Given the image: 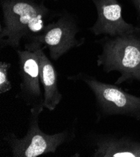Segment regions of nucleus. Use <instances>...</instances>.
Wrapping results in <instances>:
<instances>
[{
    "label": "nucleus",
    "mask_w": 140,
    "mask_h": 157,
    "mask_svg": "<svg viewBox=\"0 0 140 157\" xmlns=\"http://www.w3.org/2000/svg\"><path fill=\"white\" fill-rule=\"evenodd\" d=\"M40 114L38 112H30L28 130L23 137L18 138L13 132L5 134L4 140L9 146L13 157H38L54 153L60 147L75 138V125L55 134L43 132L39 124Z\"/></svg>",
    "instance_id": "20e7f679"
},
{
    "label": "nucleus",
    "mask_w": 140,
    "mask_h": 157,
    "mask_svg": "<svg viewBox=\"0 0 140 157\" xmlns=\"http://www.w3.org/2000/svg\"><path fill=\"white\" fill-rule=\"evenodd\" d=\"M79 28L72 16L62 14L56 21L46 25L41 33L30 37V41H35L43 44L49 51L50 56L57 61L73 48L82 45L85 38H76Z\"/></svg>",
    "instance_id": "39448f33"
},
{
    "label": "nucleus",
    "mask_w": 140,
    "mask_h": 157,
    "mask_svg": "<svg viewBox=\"0 0 140 157\" xmlns=\"http://www.w3.org/2000/svg\"><path fill=\"white\" fill-rule=\"evenodd\" d=\"M42 1H45V0H42ZM53 1H57V0H53Z\"/></svg>",
    "instance_id": "f8f14e48"
},
{
    "label": "nucleus",
    "mask_w": 140,
    "mask_h": 157,
    "mask_svg": "<svg viewBox=\"0 0 140 157\" xmlns=\"http://www.w3.org/2000/svg\"><path fill=\"white\" fill-rule=\"evenodd\" d=\"M96 8L98 18L89 31L96 36L114 37L134 32L140 28L126 22L122 17V8L118 0H91Z\"/></svg>",
    "instance_id": "0eeeda50"
},
{
    "label": "nucleus",
    "mask_w": 140,
    "mask_h": 157,
    "mask_svg": "<svg viewBox=\"0 0 140 157\" xmlns=\"http://www.w3.org/2000/svg\"><path fill=\"white\" fill-rule=\"evenodd\" d=\"M96 43L102 47L97 65L105 73L118 71L117 85L140 82V32L111 37L104 36Z\"/></svg>",
    "instance_id": "f03ea898"
},
{
    "label": "nucleus",
    "mask_w": 140,
    "mask_h": 157,
    "mask_svg": "<svg viewBox=\"0 0 140 157\" xmlns=\"http://www.w3.org/2000/svg\"><path fill=\"white\" fill-rule=\"evenodd\" d=\"M71 82L85 83L96 100V122L113 116H122L140 121V97L126 92L119 85L108 84L84 72L70 75Z\"/></svg>",
    "instance_id": "7ed1b4c3"
},
{
    "label": "nucleus",
    "mask_w": 140,
    "mask_h": 157,
    "mask_svg": "<svg viewBox=\"0 0 140 157\" xmlns=\"http://www.w3.org/2000/svg\"><path fill=\"white\" fill-rule=\"evenodd\" d=\"M3 25L0 27V48L17 49L22 40L41 33L56 14L43 3L33 0H0Z\"/></svg>",
    "instance_id": "f257e3e1"
},
{
    "label": "nucleus",
    "mask_w": 140,
    "mask_h": 157,
    "mask_svg": "<svg viewBox=\"0 0 140 157\" xmlns=\"http://www.w3.org/2000/svg\"><path fill=\"white\" fill-rule=\"evenodd\" d=\"M11 64L6 61L0 62V94L6 93L12 89V85L8 78V73Z\"/></svg>",
    "instance_id": "9d476101"
},
{
    "label": "nucleus",
    "mask_w": 140,
    "mask_h": 157,
    "mask_svg": "<svg viewBox=\"0 0 140 157\" xmlns=\"http://www.w3.org/2000/svg\"><path fill=\"white\" fill-rule=\"evenodd\" d=\"M37 54L40 77L44 98V108L52 112L60 103L62 94L58 86L57 73L51 61L44 52L45 47L35 41H30L27 43Z\"/></svg>",
    "instance_id": "1a4fd4ad"
},
{
    "label": "nucleus",
    "mask_w": 140,
    "mask_h": 157,
    "mask_svg": "<svg viewBox=\"0 0 140 157\" xmlns=\"http://www.w3.org/2000/svg\"><path fill=\"white\" fill-rule=\"evenodd\" d=\"M135 6L137 9V11L138 12V15L139 17V20H140V0H133ZM140 28V26H139Z\"/></svg>",
    "instance_id": "9b49d317"
},
{
    "label": "nucleus",
    "mask_w": 140,
    "mask_h": 157,
    "mask_svg": "<svg viewBox=\"0 0 140 157\" xmlns=\"http://www.w3.org/2000/svg\"><path fill=\"white\" fill-rule=\"evenodd\" d=\"M20 90L15 98L30 108V112L42 113L44 109L43 93L41 88L39 62L37 53L26 43L24 50H18Z\"/></svg>",
    "instance_id": "423d86ee"
},
{
    "label": "nucleus",
    "mask_w": 140,
    "mask_h": 157,
    "mask_svg": "<svg viewBox=\"0 0 140 157\" xmlns=\"http://www.w3.org/2000/svg\"><path fill=\"white\" fill-rule=\"evenodd\" d=\"M90 145L94 157H140V140L117 133H92Z\"/></svg>",
    "instance_id": "6e6552de"
}]
</instances>
